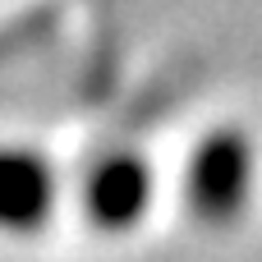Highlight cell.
<instances>
[{
    "mask_svg": "<svg viewBox=\"0 0 262 262\" xmlns=\"http://www.w3.org/2000/svg\"><path fill=\"white\" fill-rule=\"evenodd\" d=\"M253 180V157L239 134H212L189 161V203L203 221H230Z\"/></svg>",
    "mask_w": 262,
    "mask_h": 262,
    "instance_id": "obj_1",
    "label": "cell"
},
{
    "mask_svg": "<svg viewBox=\"0 0 262 262\" xmlns=\"http://www.w3.org/2000/svg\"><path fill=\"white\" fill-rule=\"evenodd\" d=\"M147 166L134 161V157H115L106 161L97 175H92V189H88V203L97 212L101 226H134L138 212L147 207Z\"/></svg>",
    "mask_w": 262,
    "mask_h": 262,
    "instance_id": "obj_2",
    "label": "cell"
},
{
    "mask_svg": "<svg viewBox=\"0 0 262 262\" xmlns=\"http://www.w3.org/2000/svg\"><path fill=\"white\" fill-rule=\"evenodd\" d=\"M51 203V170L23 152L0 157V221L9 226H32L41 221Z\"/></svg>",
    "mask_w": 262,
    "mask_h": 262,
    "instance_id": "obj_3",
    "label": "cell"
}]
</instances>
